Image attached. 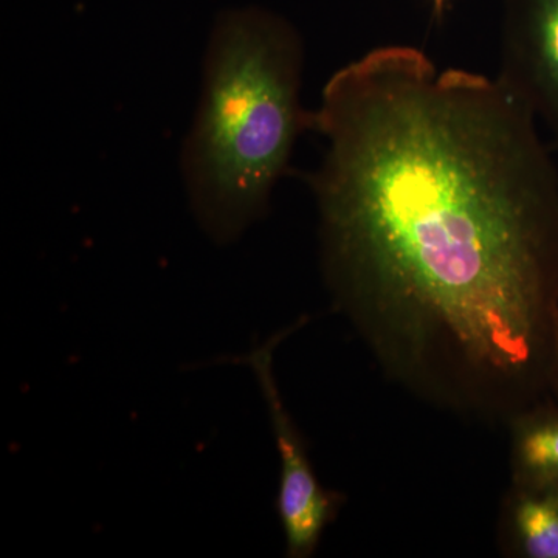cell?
Here are the masks:
<instances>
[{
  "instance_id": "obj_6",
  "label": "cell",
  "mask_w": 558,
  "mask_h": 558,
  "mask_svg": "<svg viewBox=\"0 0 558 558\" xmlns=\"http://www.w3.org/2000/svg\"><path fill=\"white\" fill-rule=\"evenodd\" d=\"M510 483L558 486V396L508 425Z\"/></svg>"
},
{
  "instance_id": "obj_2",
  "label": "cell",
  "mask_w": 558,
  "mask_h": 558,
  "mask_svg": "<svg viewBox=\"0 0 558 558\" xmlns=\"http://www.w3.org/2000/svg\"><path fill=\"white\" fill-rule=\"evenodd\" d=\"M304 58L299 33L269 11H227L213 27L180 172L191 213L215 244L241 240L269 213L296 140L311 130Z\"/></svg>"
},
{
  "instance_id": "obj_3",
  "label": "cell",
  "mask_w": 558,
  "mask_h": 558,
  "mask_svg": "<svg viewBox=\"0 0 558 558\" xmlns=\"http://www.w3.org/2000/svg\"><path fill=\"white\" fill-rule=\"evenodd\" d=\"M279 330L269 340L253 347L241 363L247 365L258 380L266 402L279 457L277 513L286 539V556H314L329 524L339 515L344 497L319 483L307 451L306 440L290 416L274 371V352L299 326Z\"/></svg>"
},
{
  "instance_id": "obj_5",
  "label": "cell",
  "mask_w": 558,
  "mask_h": 558,
  "mask_svg": "<svg viewBox=\"0 0 558 558\" xmlns=\"http://www.w3.org/2000/svg\"><path fill=\"white\" fill-rule=\"evenodd\" d=\"M502 553L517 558H558V486L510 483L498 524Z\"/></svg>"
},
{
  "instance_id": "obj_1",
  "label": "cell",
  "mask_w": 558,
  "mask_h": 558,
  "mask_svg": "<svg viewBox=\"0 0 558 558\" xmlns=\"http://www.w3.org/2000/svg\"><path fill=\"white\" fill-rule=\"evenodd\" d=\"M311 130L323 279L385 379L487 427L556 398L558 170L519 95L381 46Z\"/></svg>"
},
{
  "instance_id": "obj_4",
  "label": "cell",
  "mask_w": 558,
  "mask_h": 558,
  "mask_svg": "<svg viewBox=\"0 0 558 558\" xmlns=\"http://www.w3.org/2000/svg\"><path fill=\"white\" fill-rule=\"evenodd\" d=\"M498 78L524 101L558 149V0H512Z\"/></svg>"
},
{
  "instance_id": "obj_7",
  "label": "cell",
  "mask_w": 558,
  "mask_h": 558,
  "mask_svg": "<svg viewBox=\"0 0 558 558\" xmlns=\"http://www.w3.org/2000/svg\"><path fill=\"white\" fill-rule=\"evenodd\" d=\"M428 2L429 5H432L433 16L438 21H442L444 16H446L447 9H449L453 0H428Z\"/></svg>"
}]
</instances>
